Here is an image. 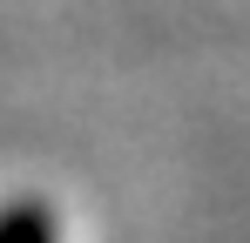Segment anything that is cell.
I'll list each match as a JSON object with an SVG mask.
<instances>
[{
    "instance_id": "obj_1",
    "label": "cell",
    "mask_w": 250,
    "mask_h": 243,
    "mask_svg": "<svg viewBox=\"0 0 250 243\" xmlns=\"http://www.w3.org/2000/svg\"><path fill=\"white\" fill-rule=\"evenodd\" d=\"M0 243H47V230L34 216H7V223H0Z\"/></svg>"
}]
</instances>
